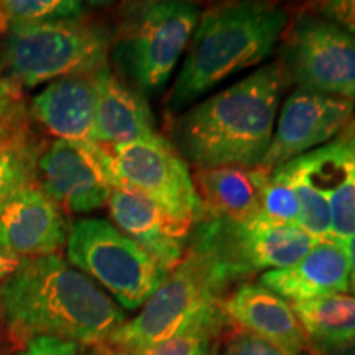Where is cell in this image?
Listing matches in <instances>:
<instances>
[{
  "instance_id": "obj_1",
  "label": "cell",
  "mask_w": 355,
  "mask_h": 355,
  "mask_svg": "<svg viewBox=\"0 0 355 355\" xmlns=\"http://www.w3.org/2000/svg\"><path fill=\"white\" fill-rule=\"evenodd\" d=\"M0 321L24 347L42 336L97 347L109 343L125 314L87 275L48 255L21 260L0 283Z\"/></svg>"
},
{
  "instance_id": "obj_2",
  "label": "cell",
  "mask_w": 355,
  "mask_h": 355,
  "mask_svg": "<svg viewBox=\"0 0 355 355\" xmlns=\"http://www.w3.org/2000/svg\"><path fill=\"white\" fill-rule=\"evenodd\" d=\"M286 76L278 61L186 109L171 123L178 153L198 168L259 166L272 141Z\"/></svg>"
},
{
  "instance_id": "obj_3",
  "label": "cell",
  "mask_w": 355,
  "mask_h": 355,
  "mask_svg": "<svg viewBox=\"0 0 355 355\" xmlns=\"http://www.w3.org/2000/svg\"><path fill=\"white\" fill-rule=\"evenodd\" d=\"M290 24L285 7L270 2H225L204 10L166 97L178 114L222 81L266 60Z\"/></svg>"
},
{
  "instance_id": "obj_4",
  "label": "cell",
  "mask_w": 355,
  "mask_h": 355,
  "mask_svg": "<svg viewBox=\"0 0 355 355\" xmlns=\"http://www.w3.org/2000/svg\"><path fill=\"white\" fill-rule=\"evenodd\" d=\"M201 13L199 6L184 0L125 3L109 53L119 78L144 96L165 87Z\"/></svg>"
},
{
  "instance_id": "obj_5",
  "label": "cell",
  "mask_w": 355,
  "mask_h": 355,
  "mask_svg": "<svg viewBox=\"0 0 355 355\" xmlns=\"http://www.w3.org/2000/svg\"><path fill=\"white\" fill-rule=\"evenodd\" d=\"M112 30L87 17L8 25L0 56L21 87L68 76H92L107 68Z\"/></svg>"
},
{
  "instance_id": "obj_6",
  "label": "cell",
  "mask_w": 355,
  "mask_h": 355,
  "mask_svg": "<svg viewBox=\"0 0 355 355\" xmlns=\"http://www.w3.org/2000/svg\"><path fill=\"white\" fill-rule=\"evenodd\" d=\"M229 283L232 279L211 257L188 247L140 313L123 322L107 344L133 355L170 339L201 311L222 303Z\"/></svg>"
},
{
  "instance_id": "obj_7",
  "label": "cell",
  "mask_w": 355,
  "mask_h": 355,
  "mask_svg": "<svg viewBox=\"0 0 355 355\" xmlns=\"http://www.w3.org/2000/svg\"><path fill=\"white\" fill-rule=\"evenodd\" d=\"M66 254L71 263L101 283L125 309L144 306L170 275L148 252L104 219L71 224Z\"/></svg>"
},
{
  "instance_id": "obj_8",
  "label": "cell",
  "mask_w": 355,
  "mask_h": 355,
  "mask_svg": "<svg viewBox=\"0 0 355 355\" xmlns=\"http://www.w3.org/2000/svg\"><path fill=\"white\" fill-rule=\"evenodd\" d=\"M314 242L300 225L275 224L263 216L247 220L202 217L191 230L188 247L211 257L234 283L293 265Z\"/></svg>"
},
{
  "instance_id": "obj_9",
  "label": "cell",
  "mask_w": 355,
  "mask_h": 355,
  "mask_svg": "<svg viewBox=\"0 0 355 355\" xmlns=\"http://www.w3.org/2000/svg\"><path fill=\"white\" fill-rule=\"evenodd\" d=\"M279 66L288 84L355 99V38L316 12H301L283 32Z\"/></svg>"
},
{
  "instance_id": "obj_10",
  "label": "cell",
  "mask_w": 355,
  "mask_h": 355,
  "mask_svg": "<svg viewBox=\"0 0 355 355\" xmlns=\"http://www.w3.org/2000/svg\"><path fill=\"white\" fill-rule=\"evenodd\" d=\"M101 146L114 186H127L194 225L202 219L188 163L165 137L155 133L128 144Z\"/></svg>"
},
{
  "instance_id": "obj_11",
  "label": "cell",
  "mask_w": 355,
  "mask_h": 355,
  "mask_svg": "<svg viewBox=\"0 0 355 355\" xmlns=\"http://www.w3.org/2000/svg\"><path fill=\"white\" fill-rule=\"evenodd\" d=\"M37 186L63 212L84 214L107 204L114 181L101 145L55 140L40 152Z\"/></svg>"
},
{
  "instance_id": "obj_12",
  "label": "cell",
  "mask_w": 355,
  "mask_h": 355,
  "mask_svg": "<svg viewBox=\"0 0 355 355\" xmlns=\"http://www.w3.org/2000/svg\"><path fill=\"white\" fill-rule=\"evenodd\" d=\"M354 102L311 89L288 96L260 168L272 173L301 155L327 145L349 125Z\"/></svg>"
},
{
  "instance_id": "obj_13",
  "label": "cell",
  "mask_w": 355,
  "mask_h": 355,
  "mask_svg": "<svg viewBox=\"0 0 355 355\" xmlns=\"http://www.w3.org/2000/svg\"><path fill=\"white\" fill-rule=\"evenodd\" d=\"M110 216L123 235L173 272L183 260L194 224L181 219L127 186H114L107 201Z\"/></svg>"
},
{
  "instance_id": "obj_14",
  "label": "cell",
  "mask_w": 355,
  "mask_h": 355,
  "mask_svg": "<svg viewBox=\"0 0 355 355\" xmlns=\"http://www.w3.org/2000/svg\"><path fill=\"white\" fill-rule=\"evenodd\" d=\"M68 219L37 184L0 207V247L19 260L56 255L68 241Z\"/></svg>"
},
{
  "instance_id": "obj_15",
  "label": "cell",
  "mask_w": 355,
  "mask_h": 355,
  "mask_svg": "<svg viewBox=\"0 0 355 355\" xmlns=\"http://www.w3.org/2000/svg\"><path fill=\"white\" fill-rule=\"evenodd\" d=\"M350 265L344 242H314L298 261L285 268L270 270L260 277V285L283 300L303 303L349 291Z\"/></svg>"
},
{
  "instance_id": "obj_16",
  "label": "cell",
  "mask_w": 355,
  "mask_h": 355,
  "mask_svg": "<svg viewBox=\"0 0 355 355\" xmlns=\"http://www.w3.org/2000/svg\"><path fill=\"white\" fill-rule=\"evenodd\" d=\"M234 326L293 355H304L309 343L293 306L260 283H243L222 301Z\"/></svg>"
},
{
  "instance_id": "obj_17",
  "label": "cell",
  "mask_w": 355,
  "mask_h": 355,
  "mask_svg": "<svg viewBox=\"0 0 355 355\" xmlns=\"http://www.w3.org/2000/svg\"><path fill=\"white\" fill-rule=\"evenodd\" d=\"M304 170L316 183L331 207L332 237L347 242L355 237V162L352 127L334 140L301 155Z\"/></svg>"
},
{
  "instance_id": "obj_18",
  "label": "cell",
  "mask_w": 355,
  "mask_h": 355,
  "mask_svg": "<svg viewBox=\"0 0 355 355\" xmlns=\"http://www.w3.org/2000/svg\"><path fill=\"white\" fill-rule=\"evenodd\" d=\"M97 94L92 76L51 81L32 99L30 114L58 140L96 144Z\"/></svg>"
},
{
  "instance_id": "obj_19",
  "label": "cell",
  "mask_w": 355,
  "mask_h": 355,
  "mask_svg": "<svg viewBox=\"0 0 355 355\" xmlns=\"http://www.w3.org/2000/svg\"><path fill=\"white\" fill-rule=\"evenodd\" d=\"M92 81L97 94V145L128 144L158 133L145 96L123 83L109 66L92 74Z\"/></svg>"
},
{
  "instance_id": "obj_20",
  "label": "cell",
  "mask_w": 355,
  "mask_h": 355,
  "mask_svg": "<svg viewBox=\"0 0 355 355\" xmlns=\"http://www.w3.org/2000/svg\"><path fill=\"white\" fill-rule=\"evenodd\" d=\"M270 173L260 166L199 168L193 183L201 201L202 217L247 220L260 216L261 191Z\"/></svg>"
},
{
  "instance_id": "obj_21",
  "label": "cell",
  "mask_w": 355,
  "mask_h": 355,
  "mask_svg": "<svg viewBox=\"0 0 355 355\" xmlns=\"http://www.w3.org/2000/svg\"><path fill=\"white\" fill-rule=\"evenodd\" d=\"M291 306L314 352L355 343V296L331 295Z\"/></svg>"
},
{
  "instance_id": "obj_22",
  "label": "cell",
  "mask_w": 355,
  "mask_h": 355,
  "mask_svg": "<svg viewBox=\"0 0 355 355\" xmlns=\"http://www.w3.org/2000/svg\"><path fill=\"white\" fill-rule=\"evenodd\" d=\"M282 168L286 171L293 188L296 191V196H298L300 227L304 232H308L316 242L334 239L332 237L329 201H327L321 188L306 173L301 158L298 157L291 159V162L282 165Z\"/></svg>"
},
{
  "instance_id": "obj_23",
  "label": "cell",
  "mask_w": 355,
  "mask_h": 355,
  "mask_svg": "<svg viewBox=\"0 0 355 355\" xmlns=\"http://www.w3.org/2000/svg\"><path fill=\"white\" fill-rule=\"evenodd\" d=\"M227 322L222 303L214 304L201 311L170 339L133 355H201L207 352L209 344L220 334Z\"/></svg>"
},
{
  "instance_id": "obj_24",
  "label": "cell",
  "mask_w": 355,
  "mask_h": 355,
  "mask_svg": "<svg viewBox=\"0 0 355 355\" xmlns=\"http://www.w3.org/2000/svg\"><path fill=\"white\" fill-rule=\"evenodd\" d=\"M42 146L28 141L0 144V207L19 191L37 184V159Z\"/></svg>"
},
{
  "instance_id": "obj_25",
  "label": "cell",
  "mask_w": 355,
  "mask_h": 355,
  "mask_svg": "<svg viewBox=\"0 0 355 355\" xmlns=\"http://www.w3.org/2000/svg\"><path fill=\"white\" fill-rule=\"evenodd\" d=\"M7 25L46 24L86 17L87 7L78 0H7L0 2Z\"/></svg>"
},
{
  "instance_id": "obj_26",
  "label": "cell",
  "mask_w": 355,
  "mask_h": 355,
  "mask_svg": "<svg viewBox=\"0 0 355 355\" xmlns=\"http://www.w3.org/2000/svg\"><path fill=\"white\" fill-rule=\"evenodd\" d=\"M28 110L21 86L13 79L0 56V144L28 141Z\"/></svg>"
},
{
  "instance_id": "obj_27",
  "label": "cell",
  "mask_w": 355,
  "mask_h": 355,
  "mask_svg": "<svg viewBox=\"0 0 355 355\" xmlns=\"http://www.w3.org/2000/svg\"><path fill=\"white\" fill-rule=\"evenodd\" d=\"M260 216L275 224L298 225L300 202L291 180L282 166L270 173L263 191H261Z\"/></svg>"
},
{
  "instance_id": "obj_28",
  "label": "cell",
  "mask_w": 355,
  "mask_h": 355,
  "mask_svg": "<svg viewBox=\"0 0 355 355\" xmlns=\"http://www.w3.org/2000/svg\"><path fill=\"white\" fill-rule=\"evenodd\" d=\"M222 355H293L235 326L227 334Z\"/></svg>"
},
{
  "instance_id": "obj_29",
  "label": "cell",
  "mask_w": 355,
  "mask_h": 355,
  "mask_svg": "<svg viewBox=\"0 0 355 355\" xmlns=\"http://www.w3.org/2000/svg\"><path fill=\"white\" fill-rule=\"evenodd\" d=\"M17 355H96V352L94 347H87L73 340L42 336L28 340Z\"/></svg>"
},
{
  "instance_id": "obj_30",
  "label": "cell",
  "mask_w": 355,
  "mask_h": 355,
  "mask_svg": "<svg viewBox=\"0 0 355 355\" xmlns=\"http://www.w3.org/2000/svg\"><path fill=\"white\" fill-rule=\"evenodd\" d=\"M319 15L326 17L337 25L343 26L345 32H349L355 38V0H331V2H321L313 7Z\"/></svg>"
},
{
  "instance_id": "obj_31",
  "label": "cell",
  "mask_w": 355,
  "mask_h": 355,
  "mask_svg": "<svg viewBox=\"0 0 355 355\" xmlns=\"http://www.w3.org/2000/svg\"><path fill=\"white\" fill-rule=\"evenodd\" d=\"M21 349L24 345L10 334L6 324L0 321V355H17Z\"/></svg>"
},
{
  "instance_id": "obj_32",
  "label": "cell",
  "mask_w": 355,
  "mask_h": 355,
  "mask_svg": "<svg viewBox=\"0 0 355 355\" xmlns=\"http://www.w3.org/2000/svg\"><path fill=\"white\" fill-rule=\"evenodd\" d=\"M20 261L21 260L7 254V252L0 247V283H2L7 277H10V275L19 268Z\"/></svg>"
},
{
  "instance_id": "obj_33",
  "label": "cell",
  "mask_w": 355,
  "mask_h": 355,
  "mask_svg": "<svg viewBox=\"0 0 355 355\" xmlns=\"http://www.w3.org/2000/svg\"><path fill=\"white\" fill-rule=\"evenodd\" d=\"M345 250H347L349 257V265H350V282H349V291H352L355 295V237L349 239L347 242H344Z\"/></svg>"
},
{
  "instance_id": "obj_34",
  "label": "cell",
  "mask_w": 355,
  "mask_h": 355,
  "mask_svg": "<svg viewBox=\"0 0 355 355\" xmlns=\"http://www.w3.org/2000/svg\"><path fill=\"white\" fill-rule=\"evenodd\" d=\"M321 355H355V343L339 345V347L327 350V352H324Z\"/></svg>"
},
{
  "instance_id": "obj_35",
  "label": "cell",
  "mask_w": 355,
  "mask_h": 355,
  "mask_svg": "<svg viewBox=\"0 0 355 355\" xmlns=\"http://www.w3.org/2000/svg\"><path fill=\"white\" fill-rule=\"evenodd\" d=\"M94 352H96V355H128L127 352H123V350L115 349V347H112V345H109V344L97 345V347H94Z\"/></svg>"
},
{
  "instance_id": "obj_36",
  "label": "cell",
  "mask_w": 355,
  "mask_h": 355,
  "mask_svg": "<svg viewBox=\"0 0 355 355\" xmlns=\"http://www.w3.org/2000/svg\"><path fill=\"white\" fill-rule=\"evenodd\" d=\"M7 28H8L7 20H6V17H3L2 10H0V33H6V32H7Z\"/></svg>"
},
{
  "instance_id": "obj_37",
  "label": "cell",
  "mask_w": 355,
  "mask_h": 355,
  "mask_svg": "<svg viewBox=\"0 0 355 355\" xmlns=\"http://www.w3.org/2000/svg\"><path fill=\"white\" fill-rule=\"evenodd\" d=\"M352 141H354V162H355V127H352Z\"/></svg>"
},
{
  "instance_id": "obj_38",
  "label": "cell",
  "mask_w": 355,
  "mask_h": 355,
  "mask_svg": "<svg viewBox=\"0 0 355 355\" xmlns=\"http://www.w3.org/2000/svg\"><path fill=\"white\" fill-rule=\"evenodd\" d=\"M201 355H212V354L209 352V350H207V352H204V354H201Z\"/></svg>"
}]
</instances>
